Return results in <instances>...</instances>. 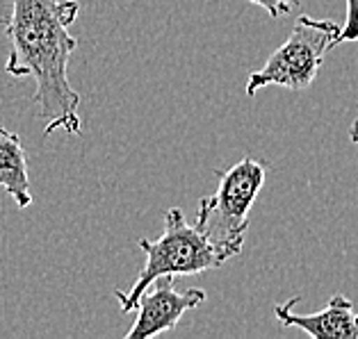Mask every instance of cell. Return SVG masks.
Here are the masks:
<instances>
[{"label":"cell","mask_w":358,"mask_h":339,"mask_svg":"<svg viewBox=\"0 0 358 339\" xmlns=\"http://www.w3.org/2000/svg\"><path fill=\"white\" fill-rule=\"evenodd\" d=\"M139 248L144 250L146 262L139 269V276L130 285L128 292L115 289L121 312H135L137 299L142 296L155 278L162 276H196L210 269L222 266L215 248L210 246L196 225H189L180 207H169L164 214V230L158 239H139Z\"/></svg>","instance_id":"3"},{"label":"cell","mask_w":358,"mask_h":339,"mask_svg":"<svg viewBox=\"0 0 358 339\" xmlns=\"http://www.w3.org/2000/svg\"><path fill=\"white\" fill-rule=\"evenodd\" d=\"M247 3L263 7L272 19H281V16L292 14L299 7V0H247Z\"/></svg>","instance_id":"9"},{"label":"cell","mask_w":358,"mask_h":339,"mask_svg":"<svg viewBox=\"0 0 358 339\" xmlns=\"http://www.w3.org/2000/svg\"><path fill=\"white\" fill-rule=\"evenodd\" d=\"M349 139H352L354 144H358V116L354 119V123L352 128H349Z\"/></svg>","instance_id":"10"},{"label":"cell","mask_w":358,"mask_h":339,"mask_svg":"<svg viewBox=\"0 0 358 339\" xmlns=\"http://www.w3.org/2000/svg\"><path fill=\"white\" fill-rule=\"evenodd\" d=\"M78 0H12L5 34L10 55L5 73L32 77V103L43 121V135H80V93L69 82V59L78 39L69 28L78 19Z\"/></svg>","instance_id":"1"},{"label":"cell","mask_w":358,"mask_h":339,"mask_svg":"<svg viewBox=\"0 0 358 339\" xmlns=\"http://www.w3.org/2000/svg\"><path fill=\"white\" fill-rule=\"evenodd\" d=\"M220 187L199 201L196 230L210 241L220 262L240 255L249 230V212L265 185V164L244 158L231 169L220 171Z\"/></svg>","instance_id":"2"},{"label":"cell","mask_w":358,"mask_h":339,"mask_svg":"<svg viewBox=\"0 0 358 339\" xmlns=\"http://www.w3.org/2000/svg\"><path fill=\"white\" fill-rule=\"evenodd\" d=\"M0 189L21 210H28L34 203L30 189L28 155L23 151L21 137L16 133H10L3 123H0Z\"/></svg>","instance_id":"7"},{"label":"cell","mask_w":358,"mask_h":339,"mask_svg":"<svg viewBox=\"0 0 358 339\" xmlns=\"http://www.w3.org/2000/svg\"><path fill=\"white\" fill-rule=\"evenodd\" d=\"M296 301L301 299L294 296L274 308V317L281 321L283 328H299L315 339H358V312L343 294L331 296L327 308L315 315H296Z\"/></svg>","instance_id":"6"},{"label":"cell","mask_w":358,"mask_h":339,"mask_svg":"<svg viewBox=\"0 0 358 339\" xmlns=\"http://www.w3.org/2000/svg\"><path fill=\"white\" fill-rule=\"evenodd\" d=\"M340 23L329 19H310L301 14L294 28L269 59L253 71L247 80V96L258 93L263 86H285L301 91L315 82L324 55L338 46Z\"/></svg>","instance_id":"4"},{"label":"cell","mask_w":358,"mask_h":339,"mask_svg":"<svg viewBox=\"0 0 358 339\" xmlns=\"http://www.w3.org/2000/svg\"><path fill=\"white\" fill-rule=\"evenodd\" d=\"M173 276L155 278L151 282L153 292H142L137 299L135 310L139 312L133 328L126 333V339H148L160 333H169L178 326L182 315L206 303L208 294L199 287H192L187 292L173 289Z\"/></svg>","instance_id":"5"},{"label":"cell","mask_w":358,"mask_h":339,"mask_svg":"<svg viewBox=\"0 0 358 339\" xmlns=\"http://www.w3.org/2000/svg\"><path fill=\"white\" fill-rule=\"evenodd\" d=\"M358 41V0H345V23L340 25L338 43Z\"/></svg>","instance_id":"8"}]
</instances>
